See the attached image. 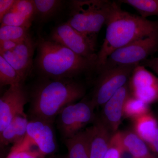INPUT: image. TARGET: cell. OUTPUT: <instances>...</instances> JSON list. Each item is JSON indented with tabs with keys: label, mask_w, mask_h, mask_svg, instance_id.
Masks as SVG:
<instances>
[{
	"label": "cell",
	"mask_w": 158,
	"mask_h": 158,
	"mask_svg": "<svg viewBox=\"0 0 158 158\" xmlns=\"http://www.w3.org/2000/svg\"><path fill=\"white\" fill-rule=\"evenodd\" d=\"M85 93V87L73 79L42 78L29 96L30 119L53 123L65 106L76 103Z\"/></svg>",
	"instance_id": "cell-2"
},
{
	"label": "cell",
	"mask_w": 158,
	"mask_h": 158,
	"mask_svg": "<svg viewBox=\"0 0 158 158\" xmlns=\"http://www.w3.org/2000/svg\"><path fill=\"white\" fill-rule=\"evenodd\" d=\"M118 2L131 6L143 18L158 16V0H122Z\"/></svg>",
	"instance_id": "cell-21"
},
{
	"label": "cell",
	"mask_w": 158,
	"mask_h": 158,
	"mask_svg": "<svg viewBox=\"0 0 158 158\" xmlns=\"http://www.w3.org/2000/svg\"><path fill=\"white\" fill-rule=\"evenodd\" d=\"M35 8L34 21L44 24L56 16L65 6L61 0H33Z\"/></svg>",
	"instance_id": "cell-20"
},
{
	"label": "cell",
	"mask_w": 158,
	"mask_h": 158,
	"mask_svg": "<svg viewBox=\"0 0 158 158\" xmlns=\"http://www.w3.org/2000/svg\"><path fill=\"white\" fill-rule=\"evenodd\" d=\"M23 84L20 77L10 64L0 55V85L1 87Z\"/></svg>",
	"instance_id": "cell-24"
},
{
	"label": "cell",
	"mask_w": 158,
	"mask_h": 158,
	"mask_svg": "<svg viewBox=\"0 0 158 158\" xmlns=\"http://www.w3.org/2000/svg\"><path fill=\"white\" fill-rule=\"evenodd\" d=\"M134 131L158 155V123L150 112L134 119Z\"/></svg>",
	"instance_id": "cell-16"
},
{
	"label": "cell",
	"mask_w": 158,
	"mask_h": 158,
	"mask_svg": "<svg viewBox=\"0 0 158 158\" xmlns=\"http://www.w3.org/2000/svg\"><path fill=\"white\" fill-rule=\"evenodd\" d=\"M29 121L25 113L15 116L9 125L0 132L1 146L14 145L23 140L27 134Z\"/></svg>",
	"instance_id": "cell-17"
},
{
	"label": "cell",
	"mask_w": 158,
	"mask_h": 158,
	"mask_svg": "<svg viewBox=\"0 0 158 158\" xmlns=\"http://www.w3.org/2000/svg\"><path fill=\"white\" fill-rule=\"evenodd\" d=\"M19 43L15 42L11 40L0 41V54L5 52L12 50Z\"/></svg>",
	"instance_id": "cell-29"
},
{
	"label": "cell",
	"mask_w": 158,
	"mask_h": 158,
	"mask_svg": "<svg viewBox=\"0 0 158 158\" xmlns=\"http://www.w3.org/2000/svg\"><path fill=\"white\" fill-rule=\"evenodd\" d=\"M36 48L37 42L30 34L12 50L0 54L16 70L23 83L34 67L33 57Z\"/></svg>",
	"instance_id": "cell-12"
},
{
	"label": "cell",
	"mask_w": 158,
	"mask_h": 158,
	"mask_svg": "<svg viewBox=\"0 0 158 158\" xmlns=\"http://www.w3.org/2000/svg\"><path fill=\"white\" fill-rule=\"evenodd\" d=\"M29 95L23 84L10 86L0 98V132L18 115L25 114L24 109Z\"/></svg>",
	"instance_id": "cell-11"
},
{
	"label": "cell",
	"mask_w": 158,
	"mask_h": 158,
	"mask_svg": "<svg viewBox=\"0 0 158 158\" xmlns=\"http://www.w3.org/2000/svg\"><path fill=\"white\" fill-rule=\"evenodd\" d=\"M16 0L0 1V20L12 8Z\"/></svg>",
	"instance_id": "cell-27"
},
{
	"label": "cell",
	"mask_w": 158,
	"mask_h": 158,
	"mask_svg": "<svg viewBox=\"0 0 158 158\" xmlns=\"http://www.w3.org/2000/svg\"><path fill=\"white\" fill-rule=\"evenodd\" d=\"M94 109L90 100H86L69 105L61 111L57 116V123L63 140L73 137L94 122Z\"/></svg>",
	"instance_id": "cell-7"
},
{
	"label": "cell",
	"mask_w": 158,
	"mask_h": 158,
	"mask_svg": "<svg viewBox=\"0 0 158 158\" xmlns=\"http://www.w3.org/2000/svg\"><path fill=\"white\" fill-rule=\"evenodd\" d=\"M90 158H104L110 147L113 133L99 118L88 128Z\"/></svg>",
	"instance_id": "cell-14"
},
{
	"label": "cell",
	"mask_w": 158,
	"mask_h": 158,
	"mask_svg": "<svg viewBox=\"0 0 158 158\" xmlns=\"http://www.w3.org/2000/svg\"><path fill=\"white\" fill-rule=\"evenodd\" d=\"M158 49V32L116 50L108 57L101 69L115 66L139 65Z\"/></svg>",
	"instance_id": "cell-6"
},
{
	"label": "cell",
	"mask_w": 158,
	"mask_h": 158,
	"mask_svg": "<svg viewBox=\"0 0 158 158\" xmlns=\"http://www.w3.org/2000/svg\"><path fill=\"white\" fill-rule=\"evenodd\" d=\"M52 124L39 119H30L24 138L12 148L15 150H24L36 146L45 156L54 155L57 144Z\"/></svg>",
	"instance_id": "cell-8"
},
{
	"label": "cell",
	"mask_w": 158,
	"mask_h": 158,
	"mask_svg": "<svg viewBox=\"0 0 158 158\" xmlns=\"http://www.w3.org/2000/svg\"><path fill=\"white\" fill-rule=\"evenodd\" d=\"M141 65L151 69L158 77V57L148 59L142 62Z\"/></svg>",
	"instance_id": "cell-28"
},
{
	"label": "cell",
	"mask_w": 158,
	"mask_h": 158,
	"mask_svg": "<svg viewBox=\"0 0 158 158\" xmlns=\"http://www.w3.org/2000/svg\"><path fill=\"white\" fill-rule=\"evenodd\" d=\"M106 25V37L97 53L98 72L116 50L158 32V21L149 20L125 11L115 2H113Z\"/></svg>",
	"instance_id": "cell-1"
},
{
	"label": "cell",
	"mask_w": 158,
	"mask_h": 158,
	"mask_svg": "<svg viewBox=\"0 0 158 158\" xmlns=\"http://www.w3.org/2000/svg\"><path fill=\"white\" fill-rule=\"evenodd\" d=\"M148 105L131 94L125 102L123 108V116L133 120L149 113Z\"/></svg>",
	"instance_id": "cell-22"
},
{
	"label": "cell",
	"mask_w": 158,
	"mask_h": 158,
	"mask_svg": "<svg viewBox=\"0 0 158 158\" xmlns=\"http://www.w3.org/2000/svg\"><path fill=\"white\" fill-rule=\"evenodd\" d=\"M64 141L68 151L66 158H90L88 128Z\"/></svg>",
	"instance_id": "cell-19"
},
{
	"label": "cell",
	"mask_w": 158,
	"mask_h": 158,
	"mask_svg": "<svg viewBox=\"0 0 158 158\" xmlns=\"http://www.w3.org/2000/svg\"><path fill=\"white\" fill-rule=\"evenodd\" d=\"M122 142L134 158H158L151 153L147 144L134 131H119Z\"/></svg>",
	"instance_id": "cell-18"
},
{
	"label": "cell",
	"mask_w": 158,
	"mask_h": 158,
	"mask_svg": "<svg viewBox=\"0 0 158 158\" xmlns=\"http://www.w3.org/2000/svg\"><path fill=\"white\" fill-rule=\"evenodd\" d=\"M29 28L7 25H1L0 41L11 40L20 43L30 35Z\"/></svg>",
	"instance_id": "cell-23"
},
{
	"label": "cell",
	"mask_w": 158,
	"mask_h": 158,
	"mask_svg": "<svg viewBox=\"0 0 158 158\" xmlns=\"http://www.w3.org/2000/svg\"><path fill=\"white\" fill-rule=\"evenodd\" d=\"M38 149L33 148L21 151L10 150L6 158H45Z\"/></svg>",
	"instance_id": "cell-25"
},
{
	"label": "cell",
	"mask_w": 158,
	"mask_h": 158,
	"mask_svg": "<svg viewBox=\"0 0 158 158\" xmlns=\"http://www.w3.org/2000/svg\"><path fill=\"white\" fill-rule=\"evenodd\" d=\"M113 2L108 0L71 1L69 18L66 23L96 41L97 35L106 25Z\"/></svg>",
	"instance_id": "cell-4"
},
{
	"label": "cell",
	"mask_w": 158,
	"mask_h": 158,
	"mask_svg": "<svg viewBox=\"0 0 158 158\" xmlns=\"http://www.w3.org/2000/svg\"><path fill=\"white\" fill-rule=\"evenodd\" d=\"M35 8L33 0H16L12 8L0 20L1 25L31 27L35 19Z\"/></svg>",
	"instance_id": "cell-15"
},
{
	"label": "cell",
	"mask_w": 158,
	"mask_h": 158,
	"mask_svg": "<svg viewBox=\"0 0 158 158\" xmlns=\"http://www.w3.org/2000/svg\"><path fill=\"white\" fill-rule=\"evenodd\" d=\"M58 43L81 56L97 59L96 41L77 31L68 23L60 24L51 32L50 39Z\"/></svg>",
	"instance_id": "cell-9"
},
{
	"label": "cell",
	"mask_w": 158,
	"mask_h": 158,
	"mask_svg": "<svg viewBox=\"0 0 158 158\" xmlns=\"http://www.w3.org/2000/svg\"><path fill=\"white\" fill-rule=\"evenodd\" d=\"M48 158H62L58 156L55 155H52L50 156Z\"/></svg>",
	"instance_id": "cell-30"
},
{
	"label": "cell",
	"mask_w": 158,
	"mask_h": 158,
	"mask_svg": "<svg viewBox=\"0 0 158 158\" xmlns=\"http://www.w3.org/2000/svg\"><path fill=\"white\" fill-rule=\"evenodd\" d=\"M130 94L127 83L102 106L100 118L113 134L118 131L123 116V106Z\"/></svg>",
	"instance_id": "cell-13"
},
{
	"label": "cell",
	"mask_w": 158,
	"mask_h": 158,
	"mask_svg": "<svg viewBox=\"0 0 158 158\" xmlns=\"http://www.w3.org/2000/svg\"><path fill=\"white\" fill-rule=\"evenodd\" d=\"M130 94L149 105L158 101V77L144 65L133 69L128 82Z\"/></svg>",
	"instance_id": "cell-10"
},
{
	"label": "cell",
	"mask_w": 158,
	"mask_h": 158,
	"mask_svg": "<svg viewBox=\"0 0 158 158\" xmlns=\"http://www.w3.org/2000/svg\"><path fill=\"white\" fill-rule=\"evenodd\" d=\"M136 66H115L101 69L90 100L94 107L102 106L120 88L126 85Z\"/></svg>",
	"instance_id": "cell-5"
},
{
	"label": "cell",
	"mask_w": 158,
	"mask_h": 158,
	"mask_svg": "<svg viewBox=\"0 0 158 158\" xmlns=\"http://www.w3.org/2000/svg\"><path fill=\"white\" fill-rule=\"evenodd\" d=\"M119 143L120 140L118 131L112 136L110 147L104 158H120Z\"/></svg>",
	"instance_id": "cell-26"
},
{
	"label": "cell",
	"mask_w": 158,
	"mask_h": 158,
	"mask_svg": "<svg viewBox=\"0 0 158 158\" xmlns=\"http://www.w3.org/2000/svg\"><path fill=\"white\" fill-rule=\"evenodd\" d=\"M34 65L43 78L73 79L79 75L96 70L97 60L81 56L50 39L37 42Z\"/></svg>",
	"instance_id": "cell-3"
}]
</instances>
